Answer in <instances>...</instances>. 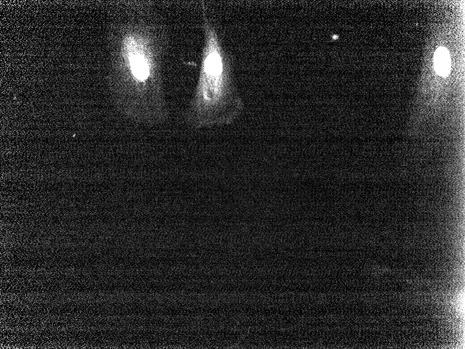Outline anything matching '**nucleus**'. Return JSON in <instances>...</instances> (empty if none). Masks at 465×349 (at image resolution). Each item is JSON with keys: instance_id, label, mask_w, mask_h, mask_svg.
Returning <instances> with one entry per match:
<instances>
[{"instance_id": "f03ea898", "label": "nucleus", "mask_w": 465, "mask_h": 349, "mask_svg": "<svg viewBox=\"0 0 465 349\" xmlns=\"http://www.w3.org/2000/svg\"><path fill=\"white\" fill-rule=\"evenodd\" d=\"M200 24V67L184 112L186 123L195 130L228 125L241 116L244 107L237 84L234 56L204 4Z\"/></svg>"}, {"instance_id": "7ed1b4c3", "label": "nucleus", "mask_w": 465, "mask_h": 349, "mask_svg": "<svg viewBox=\"0 0 465 349\" xmlns=\"http://www.w3.org/2000/svg\"><path fill=\"white\" fill-rule=\"evenodd\" d=\"M434 66L436 72L442 76H447L450 68V59L448 51L443 47L436 49L434 54Z\"/></svg>"}, {"instance_id": "f257e3e1", "label": "nucleus", "mask_w": 465, "mask_h": 349, "mask_svg": "<svg viewBox=\"0 0 465 349\" xmlns=\"http://www.w3.org/2000/svg\"><path fill=\"white\" fill-rule=\"evenodd\" d=\"M112 91L120 110L141 123L168 118L163 63L169 43L166 25L143 19L118 25L112 38Z\"/></svg>"}]
</instances>
